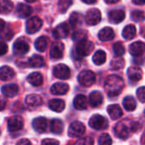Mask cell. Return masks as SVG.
I'll list each match as a JSON object with an SVG mask.
<instances>
[{
	"label": "cell",
	"mask_w": 145,
	"mask_h": 145,
	"mask_svg": "<svg viewBox=\"0 0 145 145\" xmlns=\"http://www.w3.org/2000/svg\"><path fill=\"white\" fill-rule=\"evenodd\" d=\"M28 65L32 68H40L44 65V59L42 56L34 54L28 59Z\"/></svg>",
	"instance_id": "4316f807"
},
{
	"label": "cell",
	"mask_w": 145,
	"mask_h": 145,
	"mask_svg": "<svg viewBox=\"0 0 145 145\" xmlns=\"http://www.w3.org/2000/svg\"><path fill=\"white\" fill-rule=\"evenodd\" d=\"M125 17H126V13L121 9L112 10L109 14V20L113 24H119V23L122 22L124 20Z\"/></svg>",
	"instance_id": "e0dca14e"
},
{
	"label": "cell",
	"mask_w": 145,
	"mask_h": 145,
	"mask_svg": "<svg viewBox=\"0 0 145 145\" xmlns=\"http://www.w3.org/2000/svg\"><path fill=\"white\" fill-rule=\"evenodd\" d=\"M127 76H128L129 79L132 82H138V81H140L142 79L143 71L138 66H131L127 70Z\"/></svg>",
	"instance_id": "9a60e30c"
},
{
	"label": "cell",
	"mask_w": 145,
	"mask_h": 145,
	"mask_svg": "<svg viewBox=\"0 0 145 145\" xmlns=\"http://www.w3.org/2000/svg\"><path fill=\"white\" fill-rule=\"evenodd\" d=\"M27 82L34 87H38L43 83V76L38 72L31 73L27 76Z\"/></svg>",
	"instance_id": "f1b7e54d"
},
{
	"label": "cell",
	"mask_w": 145,
	"mask_h": 145,
	"mask_svg": "<svg viewBox=\"0 0 145 145\" xmlns=\"http://www.w3.org/2000/svg\"><path fill=\"white\" fill-rule=\"evenodd\" d=\"M69 90V87L66 83L62 82H57L52 85L50 88V92L54 95H63L68 93Z\"/></svg>",
	"instance_id": "ac0fdd59"
},
{
	"label": "cell",
	"mask_w": 145,
	"mask_h": 145,
	"mask_svg": "<svg viewBox=\"0 0 145 145\" xmlns=\"http://www.w3.org/2000/svg\"><path fill=\"white\" fill-rule=\"evenodd\" d=\"M137 96L140 102L145 103V87H141L137 90Z\"/></svg>",
	"instance_id": "ee69618b"
},
{
	"label": "cell",
	"mask_w": 145,
	"mask_h": 145,
	"mask_svg": "<svg viewBox=\"0 0 145 145\" xmlns=\"http://www.w3.org/2000/svg\"><path fill=\"white\" fill-rule=\"evenodd\" d=\"M15 76V71L9 66H3L0 68V80L1 81H9Z\"/></svg>",
	"instance_id": "d4e9b609"
},
{
	"label": "cell",
	"mask_w": 145,
	"mask_h": 145,
	"mask_svg": "<svg viewBox=\"0 0 145 145\" xmlns=\"http://www.w3.org/2000/svg\"><path fill=\"white\" fill-rule=\"evenodd\" d=\"M115 37V31L111 27H104L98 33V38L103 42H108L113 40Z\"/></svg>",
	"instance_id": "ffe728a7"
},
{
	"label": "cell",
	"mask_w": 145,
	"mask_h": 145,
	"mask_svg": "<svg viewBox=\"0 0 145 145\" xmlns=\"http://www.w3.org/2000/svg\"><path fill=\"white\" fill-rule=\"evenodd\" d=\"M73 105L77 110H83L87 108V99L83 94H79L73 100Z\"/></svg>",
	"instance_id": "484cf974"
},
{
	"label": "cell",
	"mask_w": 145,
	"mask_h": 145,
	"mask_svg": "<svg viewBox=\"0 0 145 145\" xmlns=\"http://www.w3.org/2000/svg\"><path fill=\"white\" fill-rule=\"evenodd\" d=\"M78 81L84 87H91L96 82V75L91 71H83L79 73L78 76Z\"/></svg>",
	"instance_id": "277c9868"
},
{
	"label": "cell",
	"mask_w": 145,
	"mask_h": 145,
	"mask_svg": "<svg viewBox=\"0 0 145 145\" xmlns=\"http://www.w3.org/2000/svg\"><path fill=\"white\" fill-rule=\"evenodd\" d=\"M2 32H4V35H2V38L5 39V40H9L13 37V32L9 30V29H5L2 31Z\"/></svg>",
	"instance_id": "f6af8a7d"
},
{
	"label": "cell",
	"mask_w": 145,
	"mask_h": 145,
	"mask_svg": "<svg viewBox=\"0 0 145 145\" xmlns=\"http://www.w3.org/2000/svg\"><path fill=\"white\" fill-rule=\"evenodd\" d=\"M108 113L112 120H117L121 118L123 115L121 108L118 105H112L108 107Z\"/></svg>",
	"instance_id": "cb8c5ba5"
},
{
	"label": "cell",
	"mask_w": 145,
	"mask_h": 145,
	"mask_svg": "<svg viewBox=\"0 0 145 145\" xmlns=\"http://www.w3.org/2000/svg\"><path fill=\"white\" fill-rule=\"evenodd\" d=\"M93 48H94L93 42L86 39H84L78 42L75 50L77 54H79V56H88L92 52Z\"/></svg>",
	"instance_id": "3957f363"
},
{
	"label": "cell",
	"mask_w": 145,
	"mask_h": 145,
	"mask_svg": "<svg viewBox=\"0 0 145 145\" xmlns=\"http://www.w3.org/2000/svg\"><path fill=\"white\" fill-rule=\"evenodd\" d=\"M104 88L109 97L118 96L124 88V81L117 75H111L106 79Z\"/></svg>",
	"instance_id": "6da1fadb"
},
{
	"label": "cell",
	"mask_w": 145,
	"mask_h": 145,
	"mask_svg": "<svg viewBox=\"0 0 145 145\" xmlns=\"http://www.w3.org/2000/svg\"><path fill=\"white\" fill-rule=\"evenodd\" d=\"M42 98L38 94H30L26 98V104L30 108H36L42 105Z\"/></svg>",
	"instance_id": "44dd1931"
},
{
	"label": "cell",
	"mask_w": 145,
	"mask_h": 145,
	"mask_svg": "<svg viewBox=\"0 0 145 145\" xmlns=\"http://www.w3.org/2000/svg\"><path fill=\"white\" fill-rule=\"evenodd\" d=\"M69 34V25L67 23H62L53 31V36L56 39L66 38Z\"/></svg>",
	"instance_id": "4fadbf2b"
},
{
	"label": "cell",
	"mask_w": 145,
	"mask_h": 145,
	"mask_svg": "<svg viewBox=\"0 0 145 145\" xmlns=\"http://www.w3.org/2000/svg\"><path fill=\"white\" fill-rule=\"evenodd\" d=\"M8 52V46L4 42L0 41V56L4 55Z\"/></svg>",
	"instance_id": "7dc6e473"
},
{
	"label": "cell",
	"mask_w": 145,
	"mask_h": 145,
	"mask_svg": "<svg viewBox=\"0 0 145 145\" xmlns=\"http://www.w3.org/2000/svg\"><path fill=\"white\" fill-rule=\"evenodd\" d=\"M26 2H28V3H33V2H35L36 0H26Z\"/></svg>",
	"instance_id": "6f0895ef"
},
{
	"label": "cell",
	"mask_w": 145,
	"mask_h": 145,
	"mask_svg": "<svg viewBox=\"0 0 145 145\" xmlns=\"http://www.w3.org/2000/svg\"><path fill=\"white\" fill-rule=\"evenodd\" d=\"M29 44L22 38L17 39L13 46V51L15 55H24L29 51Z\"/></svg>",
	"instance_id": "9c48e42d"
},
{
	"label": "cell",
	"mask_w": 145,
	"mask_h": 145,
	"mask_svg": "<svg viewBox=\"0 0 145 145\" xmlns=\"http://www.w3.org/2000/svg\"><path fill=\"white\" fill-rule=\"evenodd\" d=\"M113 50H114V53H115V56H120V57L122 56L126 52L125 47L121 42L115 43L114 46H113Z\"/></svg>",
	"instance_id": "74e56055"
},
{
	"label": "cell",
	"mask_w": 145,
	"mask_h": 145,
	"mask_svg": "<svg viewBox=\"0 0 145 145\" xmlns=\"http://www.w3.org/2000/svg\"><path fill=\"white\" fill-rule=\"evenodd\" d=\"M136 33H137V30H136L135 25H127L124 28V30L122 31V36H123V37L125 39L131 40V39L135 37Z\"/></svg>",
	"instance_id": "f546056e"
},
{
	"label": "cell",
	"mask_w": 145,
	"mask_h": 145,
	"mask_svg": "<svg viewBox=\"0 0 145 145\" xmlns=\"http://www.w3.org/2000/svg\"><path fill=\"white\" fill-rule=\"evenodd\" d=\"M24 126V121L20 116H14L8 121V129L10 132H15L22 129Z\"/></svg>",
	"instance_id": "8fae6325"
},
{
	"label": "cell",
	"mask_w": 145,
	"mask_h": 145,
	"mask_svg": "<svg viewBox=\"0 0 145 145\" xmlns=\"http://www.w3.org/2000/svg\"><path fill=\"white\" fill-rule=\"evenodd\" d=\"M2 93L8 98H13L17 95L19 92V88L16 84H8L2 88Z\"/></svg>",
	"instance_id": "d6986e66"
},
{
	"label": "cell",
	"mask_w": 145,
	"mask_h": 145,
	"mask_svg": "<svg viewBox=\"0 0 145 145\" xmlns=\"http://www.w3.org/2000/svg\"><path fill=\"white\" fill-rule=\"evenodd\" d=\"M42 145H59V142L53 138H45L42 141Z\"/></svg>",
	"instance_id": "bcb514c9"
},
{
	"label": "cell",
	"mask_w": 145,
	"mask_h": 145,
	"mask_svg": "<svg viewBox=\"0 0 145 145\" xmlns=\"http://www.w3.org/2000/svg\"><path fill=\"white\" fill-rule=\"evenodd\" d=\"M92 60H93L94 64L97 65H101L104 64L106 61V53L103 50H97L94 54V55L92 57Z\"/></svg>",
	"instance_id": "1f68e13d"
},
{
	"label": "cell",
	"mask_w": 145,
	"mask_h": 145,
	"mask_svg": "<svg viewBox=\"0 0 145 145\" xmlns=\"http://www.w3.org/2000/svg\"><path fill=\"white\" fill-rule=\"evenodd\" d=\"M82 20H83L82 15H81L80 14H79V13L73 12V13L71 14L70 18H69V25H70L71 27L75 28V27H77L79 24L82 23Z\"/></svg>",
	"instance_id": "d590c367"
},
{
	"label": "cell",
	"mask_w": 145,
	"mask_h": 145,
	"mask_svg": "<svg viewBox=\"0 0 145 145\" xmlns=\"http://www.w3.org/2000/svg\"><path fill=\"white\" fill-rule=\"evenodd\" d=\"M0 133H1V131H0Z\"/></svg>",
	"instance_id": "91938a15"
},
{
	"label": "cell",
	"mask_w": 145,
	"mask_h": 145,
	"mask_svg": "<svg viewBox=\"0 0 145 145\" xmlns=\"http://www.w3.org/2000/svg\"><path fill=\"white\" fill-rule=\"evenodd\" d=\"M94 140L91 138H85L82 139L78 140L73 145H93Z\"/></svg>",
	"instance_id": "7bdbcfd3"
},
{
	"label": "cell",
	"mask_w": 145,
	"mask_h": 145,
	"mask_svg": "<svg viewBox=\"0 0 145 145\" xmlns=\"http://www.w3.org/2000/svg\"><path fill=\"white\" fill-rule=\"evenodd\" d=\"M102 14L99 9L91 8L90 9L85 15V21L90 25H95L101 21Z\"/></svg>",
	"instance_id": "30bf717a"
},
{
	"label": "cell",
	"mask_w": 145,
	"mask_h": 145,
	"mask_svg": "<svg viewBox=\"0 0 145 145\" xmlns=\"http://www.w3.org/2000/svg\"><path fill=\"white\" fill-rule=\"evenodd\" d=\"M42 25H43V21L40 18L37 16L32 17L26 21V32L28 34H33L40 30V28L42 27Z\"/></svg>",
	"instance_id": "8992f818"
},
{
	"label": "cell",
	"mask_w": 145,
	"mask_h": 145,
	"mask_svg": "<svg viewBox=\"0 0 145 145\" xmlns=\"http://www.w3.org/2000/svg\"><path fill=\"white\" fill-rule=\"evenodd\" d=\"M16 145H32V144L28 139L23 138V139H21Z\"/></svg>",
	"instance_id": "c3c4849f"
},
{
	"label": "cell",
	"mask_w": 145,
	"mask_h": 145,
	"mask_svg": "<svg viewBox=\"0 0 145 145\" xmlns=\"http://www.w3.org/2000/svg\"><path fill=\"white\" fill-rule=\"evenodd\" d=\"M141 33H142V35L145 37V25L144 26H143V28H142V30H141Z\"/></svg>",
	"instance_id": "11a10c76"
},
{
	"label": "cell",
	"mask_w": 145,
	"mask_h": 145,
	"mask_svg": "<svg viewBox=\"0 0 145 145\" xmlns=\"http://www.w3.org/2000/svg\"><path fill=\"white\" fill-rule=\"evenodd\" d=\"M132 3L137 5H142L145 3V0H132Z\"/></svg>",
	"instance_id": "816d5d0a"
},
{
	"label": "cell",
	"mask_w": 145,
	"mask_h": 145,
	"mask_svg": "<svg viewBox=\"0 0 145 145\" xmlns=\"http://www.w3.org/2000/svg\"><path fill=\"white\" fill-rule=\"evenodd\" d=\"M82 1L87 4H92V3H95L97 2V0H82Z\"/></svg>",
	"instance_id": "f5cc1de1"
},
{
	"label": "cell",
	"mask_w": 145,
	"mask_h": 145,
	"mask_svg": "<svg viewBox=\"0 0 145 145\" xmlns=\"http://www.w3.org/2000/svg\"><path fill=\"white\" fill-rule=\"evenodd\" d=\"M49 107H50V109L51 110L59 113V112H62L64 110V108H65V103L62 99H51L49 102Z\"/></svg>",
	"instance_id": "83f0119b"
},
{
	"label": "cell",
	"mask_w": 145,
	"mask_h": 145,
	"mask_svg": "<svg viewBox=\"0 0 145 145\" xmlns=\"http://www.w3.org/2000/svg\"><path fill=\"white\" fill-rule=\"evenodd\" d=\"M141 126L138 121H129L128 124L126 121H121L115 126V133L118 138L121 139H126L131 132H135Z\"/></svg>",
	"instance_id": "7a4b0ae2"
},
{
	"label": "cell",
	"mask_w": 145,
	"mask_h": 145,
	"mask_svg": "<svg viewBox=\"0 0 145 145\" xmlns=\"http://www.w3.org/2000/svg\"><path fill=\"white\" fill-rule=\"evenodd\" d=\"M86 37H87V32H86L85 31H84V30H79V31H75V32L73 34L72 38H73V41H78V42H79V41H81V40L85 39Z\"/></svg>",
	"instance_id": "ab89813d"
},
{
	"label": "cell",
	"mask_w": 145,
	"mask_h": 145,
	"mask_svg": "<svg viewBox=\"0 0 145 145\" xmlns=\"http://www.w3.org/2000/svg\"><path fill=\"white\" fill-rule=\"evenodd\" d=\"M50 131L53 133L60 134L63 131V123L59 119H54L50 121Z\"/></svg>",
	"instance_id": "4dcf8cb0"
},
{
	"label": "cell",
	"mask_w": 145,
	"mask_h": 145,
	"mask_svg": "<svg viewBox=\"0 0 145 145\" xmlns=\"http://www.w3.org/2000/svg\"><path fill=\"white\" fill-rule=\"evenodd\" d=\"M53 75L58 79L67 80V79H68L70 77L71 71H70V69L68 68V66H67L66 65L59 64V65H56L54 67Z\"/></svg>",
	"instance_id": "52a82bcc"
},
{
	"label": "cell",
	"mask_w": 145,
	"mask_h": 145,
	"mask_svg": "<svg viewBox=\"0 0 145 145\" xmlns=\"http://www.w3.org/2000/svg\"><path fill=\"white\" fill-rule=\"evenodd\" d=\"M85 132V127L80 121H73L68 128V136L71 138L81 137Z\"/></svg>",
	"instance_id": "5b68a950"
},
{
	"label": "cell",
	"mask_w": 145,
	"mask_h": 145,
	"mask_svg": "<svg viewBox=\"0 0 145 145\" xmlns=\"http://www.w3.org/2000/svg\"><path fill=\"white\" fill-rule=\"evenodd\" d=\"M142 144L145 145V133L143 136V138H142Z\"/></svg>",
	"instance_id": "9f6ffc18"
},
{
	"label": "cell",
	"mask_w": 145,
	"mask_h": 145,
	"mask_svg": "<svg viewBox=\"0 0 145 145\" xmlns=\"http://www.w3.org/2000/svg\"><path fill=\"white\" fill-rule=\"evenodd\" d=\"M125 66V60L119 57V58H115L111 61V68L113 70H121L124 68Z\"/></svg>",
	"instance_id": "8d00e7d4"
},
{
	"label": "cell",
	"mask_w": 145,
	"mask_h": 145,
	"mask_svg": "<svg viewBox=\"0 0 145 145\" xmlns=\"http://www.w3.org/2000/svg\"><path fill=\"white\" fill-rule=\"evenodd\" d=\"M89 125L91 128L95 130H102L107 127L108 121L103 116L100 115H94L91 117L89 121Z\"/></svg>",
	"instance_id": "ba28073f"
},
{
	"label": "cell",
	"mask_w": 145,
	"mask_h": 145,
	"mask_svg": "<svg viewBox=\"0 0 145 145\" xmlns=\"http://www.w3.org/2000/svg\"><path fill=\"white\" fill-rule=\"evenodd\" d=\"M129 52L135 57L141 56L145 52V43L143 42H135L132 43L129 48Z\"/></svg>",
	"instance_id": "2e32d148"
},
{
	"label": "cell",
	"mask_w": 145,
	"mask_h": 145,
	"mask_svg": "<svg viewBox=\"0 0 145 145\" xmlns=\"http://www.w3.org/2000/svg\"><path fill=\"white\" fill-rule=\"evenodd\" d=\"M112 144V138L107 133H103L100 136L98 139V145H111Z\"/></svg>",
	"instance_id": "60d3db41"
},
{
	"label": "cell",
	"mask_w": 145,
	"mask_h": 145,
	"mask_svg": "<svg viewBox=\"0 0 145 145\" xmlns=\"http://www.w3.org/2000/svg\"><path fill=\"white\" fill-rule=\"evenodd\" d=\"M14 4L9 0H0V13L9 14L13 10Z\"/></svg>",
	"instance_id": "e575fe53"
},
{
	"label": "cell",
	"mask_w": 145,
	"mask_h": 145,
	"mask_svg": "<svg viewBox=\"0 0 145 145\" xmlns=\"http://www.w3.org/2000/svg\"><path fill=\"white\" fill-rule=\"evenodd\" d=\"M32 127L36 132H38L39 133H43L47 131L48 121L44 117H38L33 120Z\"/></svg>",
	"instance_id": "5bb4252c"
},
{
	"label": "cell",
	"mask_w": 145,
	"mask_h": 145,
	"mask_svg": "<svg viewBox=\"0 0 145 145\" xmlns=\"http://www.w3.org/2000/svg\"><path fill=\"white\" fill-rule=\"evenodd\" d=\"M32 12V8L24 3H19L16 7V14L21 18H26L31 15Z\"/></svg>",
	"instance_id": "603a6c76"
},
{
	"label": "cell",
	"mask_w": 145,
	"mask_h": 145,
	"mask_svg": "<svg viewBox=\"0 0 145 145\" xmlns=\"http://www.w3.org/2000/svg\"><path fill=\"white\" fill-rule=\"evenodd\" d=\"M6 106V99L3 97H0V111L3 110Z\"/></svg>",
	"instance_id": "681fc988"
},
{
	"label": "cell",
	"mask_w": 145,
	"mask_h": 145,
	"mask_svg": "<svg viewBox=\"0 0 145 145\" xmlns=\"http://www.w3.org/2000/svg\"><path fill=\"white\" fill-rule=\"evenodd\" d=\"M64 51V44L62 42H55L52 43L50 50V54L52 59H59L62 58Z\"/></svg>",
	"instance_id": "7c38bea8"
},
{
	"label": "cell",
	"mask_w": 145,
	"mask_h": 145,
	"mask_svg": "<svg viewBox=\"0 0 145 145\" xmlns=\"http://www.w3.org/2000/svg\"><path fill=\"white\" fill-rule=\"evenodd\" d=\"M123 105H124V108H125L126 110H127V111H133V110H135V109L137 107L136 100L133 99V97L127 96L123 100Z\"/></svg>",
	"instance_id": "d6a6232c"
},
{
	"label": "cell",
	"mask_w": 145,
	"mask_h": 145,
	"mask_svg": "<svg viewBox=\"0 0 145 145\" xmlns=\"http://www.w3.org/2000/svg\"><path fill=\"white\" fill-rule=\"evenodd\" d=\"M103 101V94L98 91L92 92L89 96V103L92 107H97L102 105Z\"/></svg>",
	"instance_id": "7402d4cb"
},
{
	"label": "cell",
	"mask_w": 145,
	"mask_h": 145,
	"mask_svg": "<svg viewBox=\"0 0 145 145\" xmlns=\"http://www.w3.org/2000/svg\"><path fill=\"white\" fill-rule=\"evenodd\" d=\"M5 28V22L3 20L0 19V32H2Z\"/></svg>",
	"instance_id": "f907efd6"
},
{
	"label": "cell",
	"mask_w": 145,
	"mask_h": 145,
	"mask_svg": "<svg viewBox=\"0 0 145 145\" xmlns=\"http://www.w3.org/2000/svg\"><path fill=\"white\" fill-rule=\"evenodd\" d=\"M132 19L134 21H143L145 20V14L142 11H133L132 13Z\"/></svg>",
	"instance_id": "b9f144b4"
},
{
	"label": "cell",
	"mask_w": 145,
	"mask_h": 145,
	"mask_svg": "<svg viewBox=\"0 0 145 145\" xmlns=\"http://www.w3.org/2000/svg\"><path fill=\"white\" fill-rule=\"evenodd\" d=\"M144 114H145V110H144Z\"/></svg>",
	"instance_id": "680465c9"
},
{
	"label": "cell",
	"mask_w": 145,
	"mask_h": 145,
	"mask_svg": "<svg viewBox=\"0 0 145 145\" xmlns=\"http://www.w3.org/2000/svg\"><path fill=\"white\" fill-rule=\"evenodd\" d=\"M73 0H60L58 3V8L62 13H65L72 5Z\"/></svg>",
	"instance_id": "f35d334b"
},
{
	"label": "cell",
	"mask_w": 145,
	"mask_h": 145,
	"mask_svg": "<svg viewBox=\"0 0 145 145\" xmlns=\"http://www.w3.org/2000/svg\"><path fill=\"white\" fill-rule=\"evenodd\" d=\"M34 45L38 51L44 52V51H45L47 45H48V38L44 36H42L35 41Z\"/></svg>",
	"instance_id": "836d02e7"
},
{
	"label": "cell",
	"mask_w": 145,
	"mask_h": 145,
	"mask_svg": "<svg viewBox=\"0 0 145 145\" xmlns=\"http://www.w3.org/2000/svg\"><path fill=\"white\" fill-rule=\"evenodd\" d=\"M106 3H109V4H112V3H116L117 2H119L120 0H104Z\"/></svg>",
	"instance_id": "db71d44e"
}]
</instances>
